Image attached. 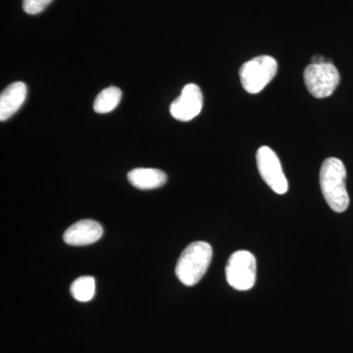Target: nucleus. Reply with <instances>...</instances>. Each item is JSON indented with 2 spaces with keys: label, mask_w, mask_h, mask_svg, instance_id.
Returning a JSON list of instances; mask_svg holds the SVG:
<instances>
[{
  "label": "nucleus",
  "mask_w": 353,
  "mask_h": 353,
  "mask_svg": "<svg viewBox=\"0 0 353 353\" xmlns=\"http://www.w3.org/2000/svg\"><path fill=\"white\" fill-rule=\"evenodd\" d=\"M347 169L341 159L330 157L323 162L320 171V185L323 196L334 212H345L350 205V196L345 185Z\"/></svg>",
  "instance_id": "1"
},
{
  "label": "nucleus",
  "mask_w": 353,
  "mask_h": 353,
  "mask_svg": "<svg viewBox=\"0 0 353 353\" xmlns=\"http://www.w3.org/2000/svg\"><path fill=\"white\" fill-rule=\"evenodd\" d=\"M27 85L23 82L11 83L0 95V120L12 117L23 105L27 97Z\"/></svg>",
  "instance_id": "9"
},
{
  "label": "nucleus",
  "mask_w": 353,
  "mask_h": 353,
  "mask_svg": "<svg viewBox=\"0 0 353 353\" xmlns=\"http://www.w3.org/2000/svg\"><path fill=\"white\" fill-rule=\"evenodd\" d=\"M203 97L196 83H189L182 90V94L172 102L170 113L176 120L189 122L201 112Z\"/></svg>",
  "instance_id": "7"
},
{
  "label": "nucleus",
  "mask_w": 353,
  "mask_h": 353,
  "mask_svg": "<svg viewBox=\"0 0 353 353\" xmlns=\"http://www.w3.org/2000/svg\"><path fill=\"white\" fill-rule=\"evenodd\" d=\"M103 229L99 222L85 219L78 221L65 231L63 240L67 245L82 246L92 245L101 238Z\"/></svg>",
  "instance_id": "8"
},
{
  "label": "nucleus",
  "mask_w": 353,
  "mask_h": 353,
  "mask_svg": "<svg viewBox=\"0 0 353 353\" xmlns=\"http://www.w3.org/2000/svg\"><path fill=\"white\" fill-rule=\"evenodd\" d=\"M121 99H122V92L120 88L116 87L105 88L99 92L95 99L94 102L95 112L99 114L111 112L119 105Z\"/></svg>",
  "instance_id": "11"
},
{
  "label": "nucleus",
  "mask_w": 353,
  "mask_h": 353,
  "mask_svg": "<svg viewBox=\"0 0 353 353\" xmlns=\"http://www.w3.org/2000/svg\"><path fill=\"white\" fill-rule=\"evenodd\" d=\"M213 250L205 241H194L185 248L176 265V278L187 287L196 285L208 270Z\"/></svg>",
  "instance_id": "2"
},
{
  "label": "nucleus",
  "mask_w": 353,
  "mask_h": 353,
  "mask_svg": "<svg viewBox=\"0 0 353 353\" xmlns=\"http://www.w3.org/2000/svg\"><path fill=\"white\" fill-rule=\"evenodd\" d=\"M257 167L264 182L278 194H285L289 190L278 155L268 146H261L256 153Z\"/></svg>",
  "instance_id": "6"
},
{
  "label": "nucleus",
  "mask_w": 353,
  "mask_h": 353,
  "mask_svg": "<svg viewBox=\"0 0 353 353\" xmlns=\"http://www.w3.org/2000/svg\"><path fill=\"white\" fill-rule=\"evenodd\" d=\"M52 0H23V10L30 15L43 12Z\"/></svg>",
  "instance_id": "13"
},
{
  "label": "nucleus",
  "mask_w": 353,
  "mask_h": 353,
  "mask_svg": "<svg viewBox=\"0 0 353 353\" xmlns=\"http://www.w3.org/2000/svg\"><path fill=\"white\" fill-rule=\"evenodd\" d=\"M277 71L275 58L268 55L253 58L241 67V85L248 94H259L273 80Z\"/></svg>",
  "instance_id": "3"
},
{
  "label": "nucleus",
  "mask_w": 353,
  "mask_h": 353,
  "mask_svg": "<svg viewBox=\"0 0 353 353\" xmlns=\"http://www.w3.org/2000/svg\"><path fill=\"white\" fill-rule=\"evenodd\" d=\"M303 77L308 92L316 99L333 94L341 82L340 73L333 63H311L306 67Z\"/></svg>",
  "instance_id": "5"
},
{
  "label": "nucleus",
  "mask_w": 353,
  "mask_h": 353,
  "mask_svg": "<svg viewBox=\"0 0 353 353\" xmlns=\"http://www.w3.org/2000/svg\"><path fill=\"white\" fill-rule=\"evenodd\" d=\"M256 259L248 250H238L230 256L226 267L228 284L236 290H250L256 282Z\"/></svg>",
  "instance_id": "4"
},
{
  "label": "nucleus",
  "mask_w": 353,
  "mask_h": 353,
  "mask_svg": "<svg viewBox=\"0 0 353 353\" xmlns=\"http://www.w3.org/2000/svg\"><path fill=\"white\" fill-rule=\"evenodd\" d=\"M324 63H332L331 60L326 59L320 55H316L312 58V64H324Z\"/></svg>",
  "instance_id": "14"
},
{
  "label": "nucleus",
  "mask_w": 353,
  "mask_h": 353,
  "mask_svg": "<svg viewBox=\"0 0 353 353\" xmlns=\"http://www.w3.org/2000/svg\"><path fill=\"white\" fill-rule=\"evenodd\" d=\"M72 296L81 303L92 301L95 294V280L92 276H83L72 283L70 288Z\"/></svg>",
  "instance_id": "12"
},
{
  "label": "nucleus",
  "mask_w": 353,
  "mask_h": 353,
  "mask_svg": "<svg viewBox=\"0 0 353 353\" xmlns=\"http://www.w3.org/2000/svg\"><path fill=\"white\" fill-rule=\"evenodd\" d=\"M128 180L137 189L153 190L166 183L167 175L158 169L137 168L129 172Z\"/></svg>",
  "instance_id": "10"
}]
</instances>
